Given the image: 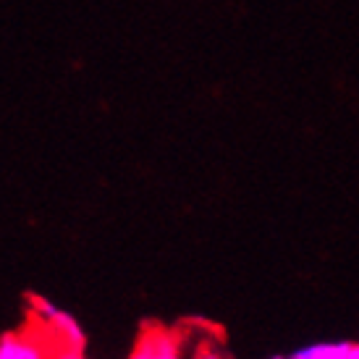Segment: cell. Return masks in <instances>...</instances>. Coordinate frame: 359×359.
I'll return each instance as SVG.
<instances>
[{"label":"cell","instance_id":"1","mask_svg":"<svg viewBox=\"0 0 359 359\" xmlns=\"http://www.w3.org/2000/svg\"><path fill=\"white\" fill-rule=\"evenodd\" d=\"M29 304L32 312L40 318V323L50 330L53 339L58 341L63 349L84 351L87 336H84V330H81V325L76 323V318L71 312H63L53 302H48L45 297H37V294H29Z\"/></svg>","mask_w":359,"mask_h":359},{"label":"cell","instance_id":"2","mask_svg":"<svg viewBox=\"0 0 359 359\" xmlns=\"http://www.w3.org/2000/svg\"><path fill=\"white\" fill-rule=\"evenodd\" d=\"M58 351L29 330H8L0 336V359H58Z\"/></svg>","mask_w":359,"mask_h":359},{"label":"cell","instance_id":"3","mask_svg":"<svg viewBox=\"0 0 359 359\" xmlns=\"http://www.w3.org/2000/svg\"><path fill=\"white\" fill-rule=\"evenodd\" d=\"M129 359H184L179 349V341L168 330H152L144 333L140 344L134 346Z\"/></svg>","mask_w":359,"mask_h":359},{"label":"cell","instance_id":"4","mask_svg":"<svg viewBox=\"0 0 359 359\" xmlns=\"http://www.w3.org/2000/svg\"><path fill=\"white\" fill-rule=\"evenodd\" d=\"M351 344L349 341H330V344H312L304 349L294 351L289 359H346Z\"/></svg>","mask_w":359,"mask_h":359},{"label":"cell","instance_id":"5","mask_svg":"<svg viewBox=\"0 0 359 359\" xmlns=\"http://www.w3.org/2000/svg\"><path fill=\"white\" fill-rule=\"evenodd\" d=\"M194 359H226V354H223L218 346H212V344H205V346H200V349H197Z\"/></svg>","mask_w":359,"mask_h":359},{"label":"cell","instance_id":"6","mask_svg":"<svg viewBox=\"0 0 359 359\" xmlns=\"http://www.w3.org/2000/svg\"><path fill=\"white\" fill-rule=\"evenodd\" d=\"M346 359H359V344H351L349 354H346Z\"/></svg>","mask_w":359,"mask_h":359},{"label":"cell","instance_id":"7","mask_svg":"<svg viewBox=\"0 0 359 359\" xmlns=\"http://www.w3.org/2000/svg\"><path fill=\"white\" fill-rule=\"evenodd\" d=\"M270 359H289V357H270Z\"/></svg>","mask_w":359,"mask_h":359}]
</instances>
